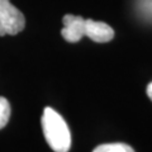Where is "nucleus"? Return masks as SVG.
<instances>
[{
  "label": "nucleus",
  "mask_w": 152,
  "mask_h": 152,
  "mask_svg": "<svg viewBox=\"0 0 152 152\" xmlns=\"http://www.w3.org/2000/svg\"><path fill=\"white\" fill-rule=\"evenodd\" d=\"M64 28L61 34L67 42L76 43L85 36V19L79 15L66 14L62 19Z\"/></svg>",
  "instance_id": "3"
},
{
  "label": "nucleus",
  "mask_w": 152,
  "mask_h": 152,
  "mask_svg": "<svg viewBox=\"0 0 152 152\" xmlns=\"http://www.w3.org/2000/svg\"><path fill=\"white\" fill-rule=\"evenodd\" d=\"M85 36L98 43H105L114 38V31L104 22L85 19Z\"/></svg>",
  "instance_id": "4"
},
{
  "label": "nucleus",
  "mask_w": 152,
  "mask_h": 152,
  "mask_svg": "<svg viewBox=\"0 0 152 152\" xmlns=\"http://www.w3.org/2000/svg\"><path fill=\"white\" fill-rule=\"evenodd\" d=\"M10 104L4 96H0V129H3L4 127L8 124L9 118H10Z\"/></svg>",
  "instance_id": "6"
},
{
  "label": "nucleus",
  "mask_w": 152,
  "mask_h": 152,
  "mask_svg": "<svg viewBox=\"0 0 152 152\" xmlns=\"http://www.w3.org/2000/svg\"><path fill=\"white\" fill-rule=\"evenodd\" d=\"M26 27V19L10 0H0V36H15Z\"/></svg>",
  "instance_id": "2"
},
{
  "label": "nucleus",
  "mask_w": 152,
  "mask_h": 152,
  "mask_svg": "<svg viewBox=\"0 0 152 152\" xmlns=\"http://www.w3.org/2000/svg\"><path fill=\"white\" fill-rule=\"evenodd\" d=\"M147 95H148V98L152 100V83H150L148 86H147Z\"/></svg>",
  "instance_id": "7"
},
{
  "label": "nucleus",
  "mask_w": 152,
  "mask_h": 152,
  "mask_svg": "<svg viewBox=\"0 0 152 152\" xmlns=\"http://www.w3.org/2000/svg\"><path fill=\"white\" fill-rule=\"evenodd\" d=\"M93 152H134V150H133L129 145L117 142V143L99 145L98 147H95Z\"/></svg>",
  "instance_id": "5"
},
{
  "label": "nucleus",
  "mask_w": 152,
  "mask_h": 152,
  "mask_svg": "<svg viewBox=\"0 0 152 152\" xmlns=\"http://www.w3.org/2000/svg\"><path fill=\"white\" fill-rule=\"evenodd\" d=\"M42 129L47 143L55 152H69L71 133L65 119L51 107L45 108L42 114Z\"/></svg>",
  "instance_id": "1"
}]
</instances>
